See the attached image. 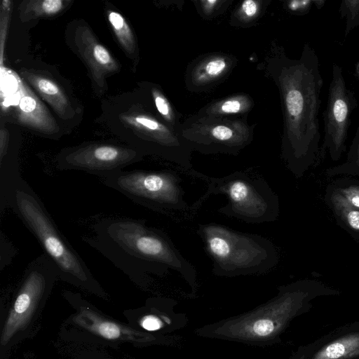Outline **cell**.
<instances>
[{
    "label": "cell",
    "instance_id": "1",
    "mask_svg": "<svg viewBox=\"0 0 359 359\" xmlns=\"http://www.w3.org/2000/svg\"><path fill=\"white\" fill-rule=\"evenodd\" d=\"M316 50L305 43L299 59L274 45L266 69L278 88L283 115L281 156L297 178L316 165L321 138L318 114L323 85Z\"/></svg>",
    "mask_w": 359,
    "mask_h": 359
},
{
    "label": "cell",
    "instance_id": "2",
    "mask_svg": "<svg viewBox=\"0 0 359 359\" xmlns=\"http://www.w3.org/2000/svg\"><path fill=\"white\" fill-rule=\"evenodd\" d=\"M93 231L83 241L133 280L146 281L151 275L163 276L172 269L196 293L195 267L164 231L147 226L144 220L122 217L101 219Z\"/></svg>",
    "mask_w": 359,
    "mask_h": 359
},
{
    "label": "cell",
    "instance_id": "3",
    "mask_svg": "<svg viewBox=\"0 0 359 359\" xmlns=\"http://www.w3.org/2000/svg\"><path fill=\"white\" fill-rule=\"evenodd\" d=\"M340 292L321 281L301 279L278 287L277 294L253 309L195 330L199 337L266 346L280 341L292 320L307 312L312 301Z\"/></svg>",
    "mask_w": 359,
    "mask_h": 359
},
{
    "label": "cell",
    "instance_id": "4",
    "mask_svg": "<svg viewBox=\"0 0 359 359\" xmlns=\"http://www.w3.org/2000/svg\"><path fill=\"white\" fill-rule=\"evenodd\" d=\"M96 121L144 156H154L190 173L192 150L177 132L156 114L142 82L128 92L109 96L101 102Z\"/></svg>",
    "mask_w": 359,
    "mask_h": 359
},
{
    "label": "cell",
    "instance_id": "5",
    "mask_svg": "<svg viewBox=\"0 0 359 359\" xmlns=\"http://www.w3.org/2000/svg\"><path fill=\"white\" fill-rule=\"evenodd\" d=\"M8 208L56 264L60 278L90 290H100L83 259L60 231L40 198L23 178L12 192Z\"/></svg>",
    "mask_w": 359,
    "mask_h": 359
},
{
    "label": "cell",
    "instance_id": "6",
    "mask_svg": "<svg viewBox=\"0 0 359 359\" xmlns=\"http://www.w3.org/2000/svg\"><path fill=\"white\" fill-rule=\"evenodd\" d=\"M197 234L212 261V273L219 277L261 275L279 262L273 243L262 236L241 232L216 223L201 224Z\"/></svg>",
    "mask_w": 359,
    "mask_h": 359
},
{
    "label": "cell",
    "instance_id": "7",
    "mask_svg": "<svg viewBox=\"0 0 359 359\" xmlns=\"http://www.w3.org/2000/svg\"><path fill=\"white\" fill-rule=\"evenodd\" d=\"M191 175L204 181L207 190L190 206L193 218L203 203L212 195H224L227 203L217 212L249 224L275 222L279 217L277 194L259 174L250 170L236 171L221 177H211L193 170Z\"/></svg>",
    "mask_w": 359,
    "mask_h": 359
},
{
    "label": "cell",
    "instance_id": "8",
    "mask_svg": "<svg viewBox=\"0 0 359 359\" xmlns=\"http://www.w3.org/2000/svg\"><path fill=\"white\" fill-rule=\"evenodd\" d=\"M102 179L106 186L137 204L170 217L191 219L182 179L175 171L121 170Z\"/></svg>",
    "mask_w": 359,
    "mask_h": 359
},
{
    "label": "cell",
    "instance_id": "9",
    "mask_svg": "<svg viewBox=\"0 0 359 359\" xmlns=\"http://www.w3.org/2000/svg\"><path fill=\"white\" fill-rule=\"evenodd\" d=\"M255 124L243 117L201 116L187 118L177 129L181 140L203 154L238 155L253 140Z\"/></svg>",
    "mask_w": 359,
    "mask_h": 359
},
{
    "label": "cell",
    "instance_id": "10",
    "mask_svg": "<svg viewBox=\"0 0 359 359\" xmlns=\"http://www.w3.org/2000/svg\"><path fill=\"white\" fill-rule=\"evenodd\" d=\"M58 277L57 266L45 253L29 264L2 331V344L25 327Z\"/></svg>",
    "mask_w": 359,
    "mask_h": 359
},
{
    "label": "cell",
    "instance_id": "11",
    "mask_svg": "<svg viewBox=\"0 0 359 359\" xmlns=\"http://www.w3.org/2000/svg\"><path fill=\"white\" fill-rule=\"evenodd\" d=\"M357 106L355 95L347 86L342 68L333 64L327 106L323 113L324 138L316 165L323 160L327 152L333 161H339L345 152L351 114Z\"/></svg>",
    "mask_w": 359,
    "mask_h": 359
},
{
    "label": "cell",
    "instance_id": "12",
    "mask_svg": "<svg viewBox=\"0 0 359 359\" xmlns=\"http://www.w3.org/2000/svg\"><path fill=\"white\" fill-rule=\"evenodd\" d=\"M144 156L129 145L87 142L61 149L56 156L61 170H79L102 177L139 162Z\"/></svg>",
    "mask_w": 359,
    "mask_h": 359
},
{
    "label": "cell",
    "instance_id": "13",
    "mask_svg": "<svg viewBox=\"0 0 359 359\" xmlns=\"http://www.w3.org/2000/svg\"><path fill=\"white\" fill-rule=\"evenodd\" d=\"M65 39L69 48L84 64L95 95L103 97L109 89L108 79L121 70L119 61L83 19H76L67 24Z\"/></svg>",
    "mask_w": 359,
    "mask_h": 359
},
{
    "label": "cell",
    "instance_id": "14",
    "mask_svg": "<svg viewBox=\"0 0 359 359\" xmlns=\"http://www.w3.org/2000/svg\"><path fill=\"white\" fill-rule=\"evenodd\" d=\"M18 74L50 107L67 133L79 123L82 107L72 93L50 72L43 69L21 67Z\"/></svg>",
    "mask_w": 359,
    "mask_h": 359
},
{
    "label": "cell",
    "instance_id": "15",
    "mask_svg": "<svg viewBox=\"0 0 359 359\" xmlns=\"http://www.w3.org/2000/svg\"><path fill=\"white\" fill-rule=\"evenodd\" d=\"M15 88L17 103L13 117L18 124L43 137L57 140L68 133L60 123L39 96L15 71L6 67Z\"/></svg>",
    "mask_w": 359,
    "mask_h": 359
},
{
    "label": "cell",
    "instance_id": "16",
    "mask_svg": "<svg viewBox=\"0 0 359 359\" xmlns=\"http://www.w3.org/2000/svg\"><path fill=\"white\" fill-rule=\"evenodd\" d=\"M289 359H359V323L300 347Z\"/></svg>",
    "mask_w": 359,
    "mask_h": 359
},
{
    "label": "cell",
    "instance_id": "17",
    "mask_svg": "<svg viewBox=\"0 0 359 359\" xmlns=\"http://www.w3.org/2000/svg\"><path fill=\"white\" fill-rule=\"evenodd\" d=\"M236 63L234 57L221 53L201 57L187 69L185 77L187 88L192 91L210 88L227 76Z\"/></svg>",
    "mask_w": 359,
    "mask_h": 359
},
{
    "label": "cell",
    "instance_id": "18",
    "mask_svg": "<svg viewBox=\"0 0 359 359\" xmlns=\"http://www.w3.org/2000/svg\"><path fill=\"white\" fill-rule=\"evenodd\" d=\"M75 322L90 332L107 339L151 342L156 337L107 319L92 309L83 306L75 317Z\"/></svg>",
    "mask_w": 359,
    "mask_h": 359
},
{
    "label": "cell",
    "instance_id": "19",
    "mask_svg": "<svg viewBox=\"0 0 359 359\" xmlns=\"http://www.w3.org/2000/svg\"><path fill=\"white\" fill-rule=\"evenodd\" d=\"M104 13L112 34L123 52L130 60L135 72L140 61L136 34L126 18L113 5L107 1Z\"/></svg>",
    "mask_w": 359,
    "mask_h": 359
},
{
    "label": "cell",
    "instance_id": "20",
    "mask_svg": "<svg viewBox=\"0 0 359 359\" xmlns=\"http://www.w3.org/2000/svg\"><path fill=\"white\" fill-rule=\"evenodd\" d=\"M73 3V0H25L18 8L19 18L22 22L56 18Z\"/></svg>",
    "mask_w": 359,
    "mask_h": 359
},
{
    "label": "cell",
    "instance_id": "21",
    "mask_svg": "<svg viewBox=\"0 0 359 359\" xmlns=\"http://www.w3.org/2000/svg\"><path fill=\"white\" fill-rule=\"evenodd\" d=\"M324 201L332 210L337 224L359 243V210L327 187Z\"/></svg>",
    "mask_w": 359,
    "mask_h": 359
},
{
    "label": "cell",
    "instance_id": "22",
    "mask_svg": "<svg viewBox=\"0 0 359 359\" xmlns=\"http://www.w3.org/2000/svg\"><path fill=\"white\" fill-rule=\"evenodd\" d=\"M254 106L252 98L248 94L239 93L209 103L197 113L201 116L240 117L248 114Z\"/></svg>",
    "mask_w": 359,
    "mask_h": 359
},
{
    "label": "cell",
    "instance_id": "23",
    "mask_svg": "<svg viewBox=\"0 0 359 359\" xmlns=\"http://www.w3.org/2000/svg\"><path fill=\"white\" fill-rule=\"evenodd\" d=\"M142 83L149 93L159 118L176 132L182 123L180 121L177 112L161 88L158 84L151 82L143 81Z\"/></svg>",
    "mask_w": 359,
    "mask_h": 359
},
{
    "label": "cell",
    "instance_id": "24",
    "mask_svg": "<svg viewBox=\"0 0 359 359\" xmlns=\"http://www.w3.org/2000/svg\"><path fill=\"white\" fill-rule=\"evenodd\" d=\"M325 175L327 177L341 175L359 177V126L350 145L345 161L327 168L325 170Z\"/></svg>",
    "mask_w": 359,
    "mask_h": 359
},
{
    "label": "cell",
    "instance_id": "25",
    "mask_svg": "<svg viewBox=\"0 0 359 359\" xmlns=\"http://www.w3.org/2000/svg\"><path fill=\"white\" fill-rule=\"evenodd\" d=\"M351 206L359 210V180L343 176L327 187Z\"/></svg>",
    "mask_w": 359,
    "mask_h": 359
},
{
    "label": "cell",
    "instance_id": "26",
    "mask_svg": "<svg viewBox=\"0 0 359 359\" xmlns=\"http://www.w3.org/2000/svg\"><path fill=\"white\" fill-rule=\"evenodd\" d=\"M339 13L346 19L344 38L355 27H359V0H344L340 3Z\"/></svg>",
    "mask_w": 359,
    "mask_h": 359
},
{
    "label": "cell",
    "instance_id": "27",
    "mask_svg": "<svg viewBox=\"0 0 359 359\" xmlns=\"http://www.w3.org/2000/svg\"><path fill=\"white\" fill-rule=\"evenodd\" d=\"M13 1L3 0L0 11V67L4 68V50L12 13Z\"/></svg>",
    "mask_w": 359,
    "mask_h": 359
},
{
    "label": "cell",
    "instance_id": "28",
    "mask_svg": "<svg viewBox=\"0 0 359 359\" xmlns=\"http://www.w3.org/2000/svg\"><path fill=\"white\" fill-rule=\"evenodd\" d=\"M262 3L260 1H243L236 10L233 17L238 22H251L259 16L261 12Z\"/></svg>",
    "mask_w": 359,
    "mask_h": 359
},
{
    "label": "cell",
    "instance_id": "29",
    "mask_svg": "<svg viewBox=\"0 0 359 359\" xmlns=\"http://www.w3.org/2000/svg\"><path fill=\"white\" fill-rule=\"evenodd\" d=\"M16 254V250L11 243L6 238L3 232L0 236V269L6 267Z\"/></svg>",
    "mask_w": 359,
    "mask_h": 359
},
{
    "label": "cell",
    "instance_id": "30",
    "mask_svg": "<svg viewBox=\"0 0 359 359\" xmlns=\"http://www.w3.org/2000/svg\"><path fill=\"white\" fill-rule=\"evenodd\" d=\"M199 4V9L202 15L205 17H211L217 15L218 11H221L222 7H226L228 1L219 0H204L196 1Z\"/></svg>",
    "mask_w": 359,
    "mask_h": 359
},
{
    "label": "cell",
    "instance_id": "31",
    "mask_svg": "<svg viewBox=\"0 0 359 359\" xmlns=\"http://www.w3.org/2000/svg\"><path fill=\"white\" fill-rule=\"evenodd\" d=\"M313 4V0H293L285 2V7L290 13L304 15L309 13Z\"/></svg>",
    "mask_w": 359,
    "mask_h": 359
},
{
    "label": "cell",
    "instance_id": "32",
    "mask_svg": "<svg viewBox=\"0 0 359 359\" xmlns=\"http://www.w3.org/2000/svg\"><path fill=\"white\" fill-rule=\"evenodd\" d=\"M11 147L9 133L6 126L1 123L0 128V159L6 156Z\"/></svg>",
    "mask_w": 359,
    "mask_h": 359
},
{
    "label": "cell",
    "instance_id": "33",
    "mask_svg": "<svg viewBox=\"0 0 359 359\" xmlns=\"http://www.w3.org/2000/svg\"><path fill=\"white\" fill-rule=\"evenodd\" d=\"M325 4V1L324 0H314L313 4L316 7L317 9H321Z\"/></svg>",
    "mask_w": 359,
    "mask_h": 359
},
{
    "label": "cell",
    "instance_id": "34",
    "mask_svg": "<svg viewBox=\"0 0 359 359\" xmlns=\"http://www.w3.org/2000/svg\"><path fill=\"white\" fill-rule=\"evenodd\" d=\"M354 75L359 80V61L355 65Z\"/></svg>",
    "mask_w": 359,
    "mask_h": 359
}]
</instances>
